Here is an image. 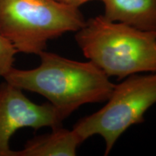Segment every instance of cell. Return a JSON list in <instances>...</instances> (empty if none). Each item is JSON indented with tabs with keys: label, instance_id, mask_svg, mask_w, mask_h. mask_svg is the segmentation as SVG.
Segmentation results:
<instances>
[{
	"label": "cell",
	"instance_id": "cell-6",
	"mask_svg": "<svg viewBox=\"0 0 156 156\" xmlns=\"http://www.w3.org/2000/svg\"><path fill=\"white\" fill-rule=\"evenodd\" d=\"M107 19L156 32V0H101Z\"/></svg>",
	"mask_w": 156,
	"mask_h": 156
},
{
	"label": "cell",
	"instance_id": "cell-3",
	"mask_svg": "<svg viewBox=\"0 0 156 156\" xmlns=\"http://www.w3.org/2000/svg\"><path fill=\"white\" fill-rule=\"evenodd\" d=\"M85 21L79 7L56 0H0V33L18 53L38 55L50 40L77 32Z\"/></svg>",
	"mask_w": 156,
	"mask_h": 156
},
{
	"label": "cell",
	"instance_id": "cell-1",
	"mask_svg": "<svg viewBox=\"0 0 156 156\" xmlns=\"http://www.w3.org/2000/svg\"><path fill=\"white\" fill-rule=\"evenodd\" d=\"M31 69L12 67L3 78L23 90L46 98L67 119L86 103L106 101L115 85L91 62H78L44 51Z\"/></svg>",
	"mask_w": 156,
	"mask_h": 156
},
{
	"label": "cell",
	"instance_id": "cell-5",
	"mask_svg": "<svg viewBox=\"0 0 156 156\" xmlns=\"http://www.w3.org/2000/svg\"><path fill=\"white\" fill-rule=\"evenodd\" d=\"M64 119L51 103L36 104L23 90L5 80L0 85V156H15L9 142L20 129H54L62 126Z\"/></svg>",
	"mask_w": 156,
	"mask_h": 156
},
{
	"label": "cell",
	"instance_id": "cell-4",
	"mask_svg": "<svg viewBox=\"0 0 156 156\" xmlns=\"http://www.w3.org/2000/svg\"><path fill=\"white\" fill-rule=\"evenodd\" d=\"M106 105L81 119L73 129L83 140L93 135L104 140L107 155L124 132L144 121V115L156 103V73L127 77L115 85Z\"/></svg>",
	"mask_w": 156,
	"mask_h": 156
},
{
	"label": "cell",
	"instance_id": "cell-2",
	"mask_svg": "<svg viewBox=\"0 0 156 156\" xmlns=\"http://www.w3.org/2000/svg\"><path fill=\"white\" fill-rule=\"evenodd\" d=\"M75 40L84 56L108 77L156 73V32L99 15L85 21Z\"/></svg>",
	"mask_w": 156,
	"mask_h": 156
},
{
	"label": "cell",
	"instance_id": "cell-9",
	"mask_svg": "<svg viewBox=\"0 0 156 156\" xmlns=\"http://www.w3.org/2000/svg\"><path fill=\"white\" fill-rule=\"evenodd\" d=\"M64 5H67L69 6H73V7H79L84 4L88 2L93 1V0H56Z\"/></svg>",
	"mask_w": 156,
	"mask_h": 156
},
{
	"label": "cell",
	"instance_id": "cell-7",
	"mask_svg": "<svg viewBox=\"0 0 156 156\" xmlns=\"http://www.w3.org/2000/svg\"><path fill=\"white\" fill-rule=\"evenodd\" d=\"M83 142L74 129L69 130L58 126L49 134L29 140L23 150L15 151V156H75Z\"/></svg>",
	"mask_w": 156,
	"mask_h": 156
},
{
	"label": "cell",
	"instance_id": "cell-8",
	"mask_svg": "<svg viewBox=\"0 0 156 156\" xmlns=\"http://www.w3.org/2000/svg\"><path fill=\"white\" fill-rule=\"evenodd\" d=\"M17 51L0 33V77H4L13 67Z\"/></svg>",
	"mask_w": 156,
	"mask_h": 156
}]
</instances>
